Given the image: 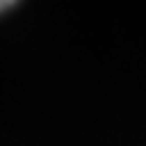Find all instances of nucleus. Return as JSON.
I'll use <instances>...</instances> for the list:
<instances>
[{
	"mask_svg": "<svg viewBox=\"0 0 146 146\" xmlns=\"http://www.w3.org/2000/svg\"><path fill=\"white\" fill-rule=\"evenodd\" d=\"M16 3V0H0V12H3V9H7L9 5H14Z\"/></svg>",
	"mask_w": 146,
	"mask_h": 146,
	"instance_id": "obj_1",
	"label": "nucleus"
}]
</instances>
